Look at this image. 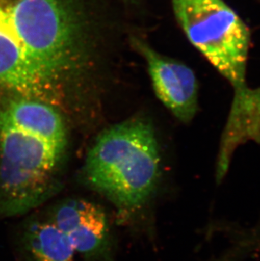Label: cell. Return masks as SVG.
I'll use <instances>...</instances> for the list:
<instances>
[{
	"label": "cell",
	"mask_w": 260,
	"mask_h": 261,
	"mask_svg": "<svg viewBox=\"0 0 260 261\" xmlns=\"http://www.w3.org/2000/svg\"><path fill=\"white\" fill-rule=\"evenodd\" d=\"M80 32L67 0H0V91L60 110L82 56Z\"/></svg>",
	"instance_id": "cell-1"
},
{
	"label": "cell",
	"mask_w": 260,
	"mask_h": 261,
	"mask_svg": "<svg viewBox=\"0 0 260 261\" xmlns=\"http://www.w3.org/2000/svg\"><path fill=\"white\" fill-rule=\"evenodd\" d=\"M69 132L61 111L37 99L0 100V218L39 206L61 188Z\"/></svg>",
	"instance_id": "cell-2"
},
{
	"label": "cell",
	"mask_w": 260,
	"mask_h": 261,
	"mask_svg": "<svg viewBox=\"0 0 260 261\" xmlns=\"http://www.w3.org/2000/svg\"><path fill=\"white\" fill-rule=\"evenodd\" d=\"M84 180L122 212L140 209L155 192L161 155L150 121L134 118L99 135L86 155Z\"/></svg>",
	"instance_id": "cell-3"
},
{
	"label": "cell",
	"mask_w": 260,
	"mask_h": 261,
	"mask_svg": "<svg viewBox=\"0 0 260 261\" xmlns=\"http://www.w3.org/2000/svg\"><path fill=\"white\" fill-rule=\"evenodd\" d=\"M177 22L189 42L233 87L235 96L250 91L246 72L250 32L223 0H172Z\"/></svg>",
	"instance_id": "cell-4"
},
{
	"label": "cell",
	"mask_w": 260,
	"mask_h": 261,
	"mask_svg": "<svg viewBox=\"0 0 260 261\" xmlns=\"http://www.w3.org/2000/svg\"><path fill=\"white\" fill-rule=\"evenodd\" d=\"M46 217L66 237L75 253L89 260L109 258V226L101 207L82 199L57 204Z\"/></svg>",
	"instance_id": "cell-5"
},
{
	"label": "cell",
	"mask_w": 260,
	"mask_h": 261,
	"mask_svg": "<svg viewBox=\"0 0 260 261\" xmlns=\"http://www.w3.org/2000/svg\"><path fill=\"white\" fill-rule=\"evenodd\" d=\"M134 46L147 64L155 95L183 123L193 120L198 111L199 85L186 64L160 55L145 42L134 40Z\"/></svg>",
	"instance_id": "cell-6"
},
{
	"label": "cell",
	"mask_w": 260,
	"mask_h": 261,
	"mask_svg": "<svg viewBox=\"0 0 260 261\" xmlns=\"http://www.w3.org/2000/svg\"><path fill=\"white\" fill-rule=\"evenodd\" d=\"M260 141V93L252 91L245 97L234 98L228 123L221 140L217 162V181L228 170L234 150L248 140Z\"/></svg>",
	"instance_id": "cell-7"
},
{
	"label": "cell",
	"mask_w": 260,
	"mask_h": 261,
	"mask_svg": "<svg viewBox=\"0 0 260 261\" xmlns=\"http://www.w3.org/2000/svg\"><path fill=\"white\" fill-rule=\"evenodd\" d=\"M21 241L23 261H74L66 237L47 217L29 222Z\"/></svg>",
	"instance_id": "cell-8"
}]
</instances>
